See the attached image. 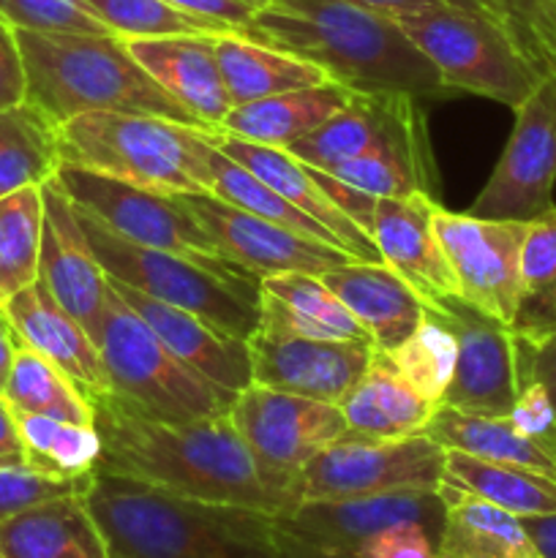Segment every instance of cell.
<instances>
[{"label":"cell","mask_w":556,"mask_h":558,"mask_svg":"<svg viewBox=\"0 0 556 558\" xmlns=\"http://www.w3.org/2000/svg\"><path fill=\"white\" fill-rule=\"evenodd\" d=\"M101 436L96 474L136 480L185 499L281 515L289 501L238 434L229 414L164 423L129 407L114 392L90 396Z\"/></svg>","instance_id":"obj_1"},{"label":"cell","mask_w":556,"mask_h":558,"mask_svg":"<svg viewBox=\"0 0 556 558\" xmlns=\"http://www.w3.org/2000/svg\"><path fill=\"white\" fill-rule=\"evenodd\" d=\"M240 36L311 60L354 93L414 98L450 93L396 20L352 0H270Z\"/></svg>","instance_id":"obj_2"},{"label":"cell","mask_w":556,"mask_h":558,"mask_svg":"<svg viewBox=\"0 0 556 558\" xmlns=\"http://www.w3.org/2000/svg\"><path fill=\"white\" fill-rule=\"evenodd\" d=\"M112 558H283L270 512L96 474L85 494Z\"/></svg>","instance_id":"obj_3"},{"label":"cell","mask_w":556,"mask_h":558,"mask_svg":"<svg viewBox=\"0 0 556 558\" xmlns=\"http://www.w3.org/2000/svg\"><path fill=\"white\" fill-rule=\"evenodd\" d=\"M16 41L27 74L25 101L55 125L85 112H136L207 131L131 58L123 38L16 31Z\"/></svg>","instance_id":"obj_4"},{"label":"cell","mask_w":556,"mask_h":558,"mask_svg":"<svg viewBox=\"0 0 556 558\" xmlns=\"http://www.w3.org/2000/svg\"><path fill=\"white\" fill-rule=\"evenodd\" d=\"M205 131L158 114L85 112L60 125L69 167L158 194H213Z\"/></svg>","instance_id":"obj_5"},{"label":"cell","mask_w":556,"mask_h":558,"mask_svg":"<svg viewBox=\"0 0 556 558\" xmlns=\"http://www.w3.org/2000/svg\"><path fill=\"white\" fill-rule=\"evenodd\" d=\"M80 221L98 265L114 281L189 311L245 343L259 327L262 278L245 267L134 245L85 210H80Z\"/></svg>","instance_id":"obj_6"},{"label":"cell","mask_w":556,"mask_h":558,"mask_svg":"<svg viewBox=\"0 0 556 558\" xmlns=\"http://www.w3.org/2000/svg\"><path fill=\"white\" fill-rule=\"evenodd\" d=\"M109 392L164 423L221 417L234 396L180 363L145 319L109 283L107 311L96 336Z\"/></svg>","instance_id":"obj_7"},{"label":"cell","mask_w":556,"mask_h":558,"mask_svg":"<svg viewBox=\"0 0 556 558\" xmlns=\"http://www.w3.org/2000/svg\"><path fill=\"white\" fill-rule=\"evenodd\" d=\"M396 22L434 63L450 93H474L518 109L548 76L499 22L478 11L439 3Z\"/></svg>","instance_id":"obj_8"},{"label":"cell","mask_w":556,"mask_h":558,"mask_svg":"<svg viewBox=\"0 0 556 558\" xmlns=\"http://www.w3.org/2000/svg\"><path fill=\"white\" fill-rule=\"evenodd\" d=\"M229 420L267 472L270 483L287 496L289 510L298 505V477L322 450L349 436L341 407L292 392L251 385L234 396Z\"/></svg>","instance_id":"obj_9"},{"label":"cell","mask_w":556,"mask_h":558,"mask_svg":"<svg viewBox=\"0 0 556 558\" xmlns=\"http://www.w3.org/2000/svg\"><path fill=\"white\" fill-rule=\"evenodd\" d=\"M442 469L445 447L425 434L407 439H368L349 434L322 450L300 472L298 505L401 490H436Z\"/></svg>","instance_id":"obj_10"},{"label":"cell","mask_w":556,"mask_h":558,"mask_svg":"<svg viewBox=\"0 0 556 558\" xmlns=\"http://www.w3.org/2000/svg\"><path fill=\"white\" fill-rule=\"evenodd\" d=\"M516 112L507 145L469 213L499 221H537L554 207L556 189V71Z\"/></svg>","instance_id":"obj_11"},{"label":"cell","mask_w":556,"mask_h":558,"mask_svg":"<svg viewBox=\"0 0 556 558\" xmlns=\"http://www.w3.org/2000/svg\"><path fill=\"white\" fill-rule=\"evenodd\" d=\"M58 180L80 210L90 213L129 243L200 259H223L180 194H158L69 163H60Z\"/></svg>","instance_id":"obj_12"},{"label":"cell","mask_w":556,"mask_h":558,"mask_svg":"<svg viewBox=\"0 0 556 558\" xmlns=\"http://www.w3.org/2000/svg\"><path fill=\"white\" fill-rule=\"evenodd\" d=\"M434 229L456 272L461 298L483 314L512 325L529 223L450 213L439 205L434 210Z\"/></svg>","instance_id":"obj_13"},{"label":"cell","mask_w":556,"mask_h":558,"mask_svg":"<svg viewBox=\"0 0 556 558\" xmlns=\"http://www.w3.org/2000/svg\"><path fill=\"white\" fill-rule=\"evenodd\" d=\"M456 332L458 357L439 407L505 417L521 390L518 338L510 325L483 314L463 298L434 305Z\"/></svg>","instance_id":"obj_14"},{"label":"cell","mask_w":556,"mask_h":558,"mask_svg":"<svg viewBox=\"0 0 556 558\" xmlns=\"http://www.w3.org/2000/svg\"><path fill=\"white\" fill-rule=\"evenodd\" d=\"M249 352L254 385L336 407H341L374 357L371 343L322 341L265 319L249 338Z\"/></svg>","instance_id":"obj_15"},{"label":"cell","mask_w":556,"mask_h":558,"mask_svg":"<svg viewBox=\"0 0 556 558\" xmlns=\"http://www.w3.org/2000/svg\"><path fill=\"white\" fill-rule=\"evenodd\" d=\"M213 240L223 259L245 267L254 276H278V272H322L333 270L347 262H358L347 251L336 248L322 240L305 238L287 227L265 221V218L245 213L213 194H180Z\"/></svg>","instance_id":"obj_16"},{"label":"cell","mask_w":556,"mask_h":558,"mask_svg":"<svg viewBox=\"0 0 556 558\" xmlns=\"http://www.w3.org/2000/svg\"><path fill=\"white\" fill-rule=\"evenodd\" d=\"M276 532L298 543L327 550L360 554L371 537L396 523H420L439 543L445 505L436 490H401V494L358 496V499L300 501L292 510L273 515Z\"/></svg>","instance_id":"obj_17"},{"label":"cell","mask_w":556,"mask_h":558,"mask_svg":"<svg viewBox=\"0 0 556 558\" xmlns=\"http://www.w3.org/2000/svg\"><path fill=\"white\" fill-rule=\"evenodd\" d=\"M44 194V240H41V270L38 281L58 300L60 308L69 311L76 322L96 341L101 330L104 311L109 298V276L98 265L80 210L65 194L63 183L55 174L41 185Z\"/></svg>","instance_id":"obj_18"},{"label":"cell","mask_w":556,"mask_h":558,"mask_svg":"<svg viewBox=\"0 0 556 558\" xmlns=\"http://www.w3.org/2000/svg\"><path fill=\"white\" fill-rule=\"evenodd\" d=\"M439 199L431 194H412L401 199H376L374 238L382 262L403 278L425 305H442L461 298L456 272L434 229V210Z\"/></svg>","instance_id":"obj_19"},{"label":"cell","mask_w":556,"mask_h":558,"mask_svg":"<svg viewBox=\"0 0 556 558\" xmlns=\"http://www.w3.org/2000/svg\"><path fill=\"white\" fill-rule=\"evenodd\" d=\"M428 129L420 98L403 93H354L352 101L287 147L305 167L330 169L374 150L382 142Z\"/></svg>","instance_id":"obj_20"},{"label":"cell","mask_w":556,"mask_h":558,"mask_svg":"<svg viewBox=\"0 0 556 558\" xmlns=\"http://www.w3.org/2000/svg\"><path fill=\"white\" fill-rule=\"evenodd\" d=\"M109 283L150 325V330L167 343L169 352L180 363L189 365L191 371H196L202 379L232 392V396L254 385L249 343L227 336V332L207 325L205 319L189 314V311H180L156 298H147L136 289L114 281V278H109Z\"/></svg>","instance_id":"obj_21"},{"label":"cell","mask_w":556,"mask_h":558,"mask_svg":"<svg viewBox=\"0 0 556 558\" xmlns=\"http://www.w3.org/2000/svg\"><path fill=\"white\" fill-rule=\"evenodd\" d=\"M205 140L213 142L221 153H227L229 158L243 163L251 174H256L262 183H267L273 191H278L283 199H289L294 207L309 213L314 221H319L322 227L336 238V243L341 245L347 254H352L354 259L382 262L374 238H371L368 232H363L352 218L343 216V213L333 205L330 196L322 191V185L316 183L314 174L309 172V167H305L303 161H298L287 147L256 145V142L240 140V136H232L227 134V131L218 129L205 131Z\"/></svg>","instance_id":"obj_22"},{"label":"cell","mask_w":556,"mask_h":558,"mask_svg":"<svg viewBox=\"0 0 556 558\" xmlns=\"http://www.w3.org/2000/svg\"><path fill=\"white\" fill-rule=\"evenodd\" d=\"M123 44L131 58L207 131L223 123L234 104L223 85L216 36L125 38Z\"/></svg>","instance_id":"obj_23"},{"label":"cell","mask_w":556,"mask_h":558,"mask_svg":"<svg viewBox=\"0 0 556 558\" xmlns=\"http://www.w3.org/2000/svg\"><path fill=\"white\" fill-rule=\"evenodd\" d=\"M319 278L347 305L379 352L401 347L425 316L423 298L385 262H347Z\"/></svg>","instance_id":"obj_24"},{"label":"cell","mask_w":556,"mask_h":558,"mask_svg":"<svg viewBox=\"0 0 556 558\" xmlns=\"http://www.w3.org/2000/svg\"><path fill=\"white\" fill-rule=\"evenodd\" d=\"M3 311L20 341L58 365L87 396L109 392L107 371L96 341L69 311L60 308L41 281L16 294Z\"/></svg>","instance_id":"obj_25"},{"label":"cell","mask_w":556,"mask_h":558,"mask_svg":"<svg viewBox=\"0 0 556 558\" xmlns=\"http://www.w3.org/2000/svg\"><path fill=\"white\" fill-rule=\"evenodd\" d=\"M9 558H112L85 494L58 496L0 521Z\"/></svg>","instance_id":"obj_26"},{"label":"cell","mask_w":556,"mask_h":558,"mask_svg":"<svg viewBox=\"0 0 556 558\" xmlns=\"http://www.w3.org/2000/svg\"><path fill=\"white\" fill-rule=\"evenodd\" d=\"M439 403L420 396L392 365L390 354L374 349L368 368L341 401L349 434L368 439H407L428 428Z\"/></svg>","instance_id":"obj_27"},{"label":"cell","mask_w":556,"mask_h":558,"mask_svg":"<svg viewBox=\"0 0 556 558\" xmlns=\"http://www.w3.org/2000/svg\"><path fill=\"white\" fill-rule=\"evenodd\" d=\"M436 494L445 505L439 558H543L518 515L456 485L439 483Z\"/></svg>","instance_id":"obj_28"},{"label":"cell","mask_w":556,"mask_h":558,"mask_svg":"<svg viewBox=\"0 0 556 558\" xmlns=\"http://www.w3.org/2000/svg\"><path fill=\"white\" fill-rule=\"evenodd\" d=\"M352 96L354 90L343 87L341 82H325V85L303 87V90L256 98V101L229 109L218 131L256 142V145L289 147L327 118L341 112L352 101Z\"/></svg>","instance_id":"obj_29"},{"label":"cell","mask_w":556,"mask_h":558,"mask_svg":"<svg viewBox=\"0 0 556 558\" xmlns=\"http://www.w3.org/2000/svg\"><path fill=\"white\" fill-rule=\"evenodd\" d=\"M270 325L322 341L371 343L347 305L311 272H278L262 278V316ZM374 347V343H371Z\"/></svg>","instance_id":"obj_30"},{"label":"cell","mask_w":556,"mask_h":558,"mask_svg":"<svg viewBox=\"0 0 556 558\" xmlns=\"http://www.w3.org/2000/svg\"><path fill=\"white\" fill-rule=\"evenodd\" d=\"M327 174L376 199H401L412 194L436 196L439 191L428 129L382 142L379 147L330 169Z\"/></svg>","instance_id":"obj_31"},{"label":"cell","mask_w":556,"mask_h":558,"mask_svg":"<svg viewBox=\"0 0 556 558\" xmlns=\"http://www.w3.org/2000/svg\"><path fill=\"white\" fill-rule=\"evenodd\" d=\"M425 436H431L445 450L467 452V456L483 458V461L532 469V472L548 474L556 480L554 452L521 434L507 414L505 417H491V414H469L450 407H439L431 417L428 428H425Z\"/></svg>","instance_id":"obj_32"},{"label":"cell","mask_w":556,"mask_h":558,"mask_svg":"<svg viewBox=\"0 0 556 558\" xmlns=\"http://www.w3.org/2000/svg\"><path fill=\"white\" fill-rule=\"evenodd\" d=\"M218 63L232 104H249L278 93L303 90L333 82L330 74L311 60L265 47L243 36H216Z\"/></svg>","instance_id":"obj_33"},{"label":"cell","mask_w":556,"mask_h":558,"mask_svg":"<svg viewBox=\"0 0 556 558\" xmlns=\"http://www.w3.org/2000/svg\"><path fill=\"white\" fill-rule=\"evenodd\" d=\"M442 483L469 490L518 518L554 515L556 512V480L548 474L532 472V469L445 450Z\"/></svg>","instance_id":"obj_34"},{"label":"cell","mask_w":556,"mask_h":558,"mask_svg":"<svg viewBox=\"0 0 556 558\" xmlns=\"http://www.w3.org/2000/svg\"><path fill=\"white\" fill-rule=\"evenodd\" d=\"M60 163V125L27 101L0 112V199L22 189H41Z\"/></svg>","instance_id":"obj_35"},{"label":"cell","mask_w":556,"mask_h":558,"mask_svg":"<svg viewBox=\"0 0 556 558\" xmlns=\"http://www.w3.org/2000/svg\"><path fill=\"white\" fill-rule=\"evenodd\" d=\"M510 330L529 347L556 336V205L537 221H529Z\"/></svg>","instance_id":"obj_36"},{"label":"cell","mask_w":556,"mask_h":558,"mask_svg":"<svg viewBox=\"0 0 556 558\" xmlns=\"http://www.w3.org/2000/svg\"><path fill=\"white\" fill-rule=\"evenodd\" d=\"M5 401L16 412L44 414V417L63 420V423L93 425L90 396L76 385L71 376L44 354L20 341L14 354L9 385H5Z\"/></svg>","instance_id":"obj_37"},{"label":"cell","mask_w":556,"mask_h":558,"mask_svg":"<svg viewBox=\"0 0 556 558\" xmlns=\"http://www.w3.org/2000/svg\"><path fill=\"white\" fill-rule=\"evenodd\" d=\"M44 240L41 189H22L0 199V308L38 281Z\"/></svg>","instance_id":"obj_38"},{"label":"cell","mask_w":556,"mask_h":558,"mask_svg":"<svg viewBox=\"0 0 556 558\" xmlns=\"http://www.w3.org/2000/svg\"><path fill=\"white\" fill-rule=\"evenodd\" d=\"M207 145H210L207 158H210L213 169V196H218V199L229 202V205L240 207V210L245 213H254V216L265 218V221L278 223V227H287L292 229V232L305 234V238L322 240V243H330L336 245V248H341V245L336 243V238H333L319 221H314L309 213H303L300 207H294L292 202L283 199L278 191H273L270 185L262 183L256 174H251L243 163H238L234 158H229L227 153L218 150L213 142H207Z\"/></svg>","instance_id":"obj_39"},{"label":"cell","mask_w":556,"mask_h":558,"mask_svg":"<svg viewBox=\"0 0 556 558\" xmlns=\"http://www.w3.org/2000/svg\"><path fill=\"white\" fill-rule=\"evenodd\" d=\"M16 428L25 445V458L44 472L63 474V477L96 472L101 458V436L96 425L63 423L44 414L16 412Z\"/></svg>","instance_id":"obj_40"},{"label":"cell","mask_w":556,"mask_h":558,"mask_svg":"<svg viewBox=\"0 0 556 558\" xmlns=\"http://www.w3.org/2000/svg\"><path fill=\"white\" fill-rule=\"evenodd\" d=\"M387 354H390L398 374L420 396L434 403H442L447 387H450L452 371H456L458 343L452 327L447 325V319L434 305H425V316L418 325V330L401 347H396Z\"/></svg>","instance_id":"obj_41"},{"label":"cell","mask_w":556,"mask_h":558,"mask_svg":"<svg viewBox=\"0 0 556 558\" xmlns=\"http://www.w3.org/2000/svg\"><path fill=\"white\" fill-rule=\"evenodd\" d=\"M107 31L118 38L161 36H240L238 27L185 14L167 0H87Z\"/></svg>","instance_id":"obj_42"},{"label":"cell","mask_w":556,"mask_h":558,"mask_svg":"<svg viewBox=\"0 0 556 558\" xmlns=\"http://www.w3.org/2000/svg\"><path fill=\"white\" fill-rule=\"evenodd\" d=\"M93 480L96 472L63 477V474L44 472L27 458H0V521L58 496L87 494Z\"/></svg>","instance_id":"obj_43"},{"label":"cell","mask_w":556,"mask_h":558,"mask_svg":"<svg viewBox=\"0 0 556 558\" xmlns=\"http://www.w3.org/2000/svg\"><path fill=\"white\" fill-rule=\"evenodd\" d=\"M485 14L510 33L534 65L551 74L556 54V0H485Z\"/></svg>","instance_id":"obj_44"},{"label":"cell","mask_w":556,"mask_h":558,"mask_svg":"<svg viewBox=\"0 0 556 558\" xmlns=\"http://www.w3.org/2000/svg\"><path fill=\"white\" fill-rule=\"evenodd\" d=\"M0 16L16 31L112 36L87 0H0Z\"/></svg>","instance_id":"obj_45"},{"label":"cell","mask_w":556,"mask_h":558,"mask_svg":"<svg viewBox=\"0 0 556 558\" xmlns=\"http://www.w3.org/2000/svg\"><path fill=\"white\" fill-rule=\"evenodd\" d=\"M363 558H439L436 537L420 523H396L360 548Z\"/></svg>","instance_id":"obj_46"},{"label":"cell","mask_w":556,"mask_h":558,"mask_svg":"<svg viewBox=\"0 0 556 558\" xmlns=\"http://www.w3.org/2000/svg\"><path fill=\"white\" fill-rule=\"evenodd\" d=\"M27 98V74L16 31L0 16V112L20 107Z\"/></svg>","instance_id":"obj_47"},{"label":"cell","mask_w":556,"mask_h":558,"mask_svg":"<svg viewBox=\"0 0 556 558\" xmlns=\"http://www.w3.org/2000/svg\"><path fill=\"white\" fill-rule=\"evenodd\" d=\"M309 172L314 174V180L322 185V191H325V194L330 196L333 205H336L338 210L343 213V216L352 218V221L358 223V227L363 229V232L371 234V227H374L376 196L365 194V191L352 189V185L341 183V180L333 178V174H327V172H322V169L309 167Z\"/></svg>","instance_id":"obj_48"},{"label":"cell","mask_w":556,"mask_h":558,"mask_svg":"<svg viewBox=\"0 0 556 558\" xmlns=\"http://www.w3.org/2000/svg\"><path fill=\"white\" fill-rule=\"evenodd\" d=\"M518 368H521V385L523 381H537L548 392L556 412V336L540 347L518 341Z\"/></svg>","instance_id":"obj_49"},{"label":"cell","mask_w":556,"mask_h":558,"mask_svg":"<svg viewBox=\"0 0 556 558\" xmlns=\"http://www.w3.org/2000/svg\"><path fill=\"white\" fill-rule=\"evenodd\" d=\"M167 3L185 11V14L202 16V20L227 22V25L238 27L240 33L245 25H251L256 11L262 9V3H254V0H167Z\"/></svg>","instance_id":"obj_50"},{"label":"cell","mask_w":556,"mask_h":558,"mask_svg":"<svg viewBox=\"0 0 556 558\" xmlns=\"http://www.w3.org/2000/svg\"><path fill=\"white\" fill-rule=\"evenodd\" d=\"M0 458H25L20 428H16V412L5 396H0Z\"/></svg>","instance_id":"obj_51"},{"label":"cell","mask_w":556,"mask_h":558,"mask_svg":"<svg viewBox=\"0 0 556 558\" xmlns=\"http://www.w3.org/2000/svg\"><path fill=\"white\" fill-rule=\"evenodd\" d=\"M527 526L529 537H532L534 548L543 558H556V512L554 515H537V518H521Z\"/></svg>","instance_id":"obj_52"},{"label":"cell","mask_w":556,"mask_h":558,"mask_svg":"<svg viewBox=\"0 0 556 558\" xmlns=\"http://www.w3.org/2000/svg\"><path fill=\"white\" fill-rule=\"evenodd\" d=\"M352 3L376 11V14L382 16H390V20H401V16L434 9V5L445 3V0H352Z\"/></svg>","instance_id":"obj_53"},{"label":"cell","mask_w":556,"mask_h":558,"mask_svg":"<svg viewBox=\"0 0 556 558\" xmlns=\"http://www.w3.org/2000/svg\"><path fill=\"white\" fill-rule=\"evenodd\" d=\"M16 347H20V336H16L14 325L9 322L5 311L0 308V396H3L5 385H9L11 368H14Z\"/></svg>","instance_id":"obj_54"},{"label":"cell","mask_w":556,"mask_h":558,"mask_svg":"<svg viewBox=\"0 0 556 558\" xmlns=\"http://www.w3.org/2000/svg\"><path fill=\"white\" fill-rule=\"evenodd\" d=\"M278 545H281L283 558H363L354 550H327V548H314V545L298 543V539H289L283 534H278Z\"/></svg>","instance_id":"obj_55"},{"label":"cell","mask_w":556,"mask_h":558,"mask_svg":"<svg viewBox=\"0 0 556 558\" xmlns=\"http://www.w3.org/2000/svg\"><path fill=\"white\" fill-rule=\"evenodd\" d=\"M445 3L456 5V9H467V11H478V14H485V0H445Z\"/></svg>","instance_id":"obj_56"},{"label":"cell","mask_w":556,"mask_h":558,"mask_svg":"<svg viewBox=\"0 0 556 558\" xmlns=\"http://www.w3.org/2000/svg\"><path fill=\"white\" fill-rule=\"evenodd\" d=\"M254 3H262V5H265V3H270V0H254Z\"/></svg>","instance_id":"obj_57"},{"label":"cell","mask_w":556,"mask_h":558,"mask_svg":"<svg viewBox=\"0 0 556 558\" xmlns=\"http://www.w3.org/2000/svg\"><path fill=\"white\" fill-rule=\"evenodd\" d=\"M551 71H556V54H554V63H551Z\"/></svg>","instance_id":"obj_58"},{"label":"cell","mask_w":556,"mask_h":558,"mask_svg":"<svg viewBox=\"0 0 556 558\" xmlns=\"http://www.w3.org/2000/svg\"><path fill=\"white\" fill-rule=\"evenodd\" d=\"M0 558H9V556H5V554H0Z\"/></svg>","instance_id":"obj_59"}]
</instances>
